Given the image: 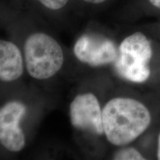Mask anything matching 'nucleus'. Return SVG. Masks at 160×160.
I'll use <instances>...</instances> for the list:
<instances>
[{"mask_svg":"<svg viewBox=\"0 0 160 160\" xmlns=\"http://www.w3.org/2000/svg\"><path fill=\"white\" fill-rule=\"evenodd\" d=\"M151 119L147 106L133 98H113L102 109L104 133L116 146L127 145L137 139L148 129Z\"/></svg>","mask_w":160,"mask_h":160,"instance_id":"obj_1","label":"nucleus"},{"mask_svg":"<svg viewBox=\"0 0 160 160\" xmlns=\"http://www.w3.org/2000/svg\"><path fill=\"white\" fill-rule=\"evenodd\" d=\"M150 38L142 31L125 37L118 48L114 65L117 73L133 83H144L151 75L153 47Z\"/></svg>","mask_w":160,"mask_h":160,"instance_id":"obj_2","label":"nucleus"},{"mask_svg":"<svg viewBox=\"0 0 160 160\" xmlns=\"http://www.w3.org/2000/svg\"><path fill=\"white\" fill-rule=\"evenodd\" d=\"M24 54L27 71L36 79H50L64 63L61 46L55 39L42 32L32 33L26 39Z\"/></svg>","mask_w":160,"mask_h":160,"instance_id":"obj_3","label":"nucleus"},{"mask_svg":"<svg viewBox=\"0 0 160 160\" xmlns=\"http://www.w3.org/2000/svg\"><path fill=\"white\" fill-rule=\"evenodd\" d=\"M73 53L82 62L99 67L114 63L118 49L109 38L99 34H85L76 42Z\"/></svg>","mask_w":160,"mask_h":160,"instance_id":"obj_4","label":"nucleus"},{"mask_svg":"<svg viewBox=\"0 0 160 160\" xmlns=\"http://www.w3.org/2000/svg\"><path fill=\"white\" fill-rule=\"evenodd\" d=\"M70 119L76 129L88 131L92 134L104 133L102 109L97 97L91 93L79 94L70 105Z\"/></svg>","mask_w":160,"mask_h":160,"instance_id":"obj_5","label":"nucleus"},{"mask_svg":"<svg viewBox=\"0 0 160 160\" xmlns=\"http://www.w3.org/2000/svg\"><path fill=\"white\" fill-rule=\"evenodd\" d=\"M27 112L25 104L11 101L0 108V143L8 151H21L25 146V137L20 126Z\"/></svg>","mask_w":160,"mask_h":160,"instance_id":"obj_6","label":"nucleus"},{"mask_svg":"<svg viewBox=\"0 0 160 160\" xmlns=\"http://www.w3.org/2000/svg\"><path fill=\"white\" fill-rule=\"evenodd\" d=\"M24 71L23 58L17 45L0 40V80L13 82L19 79Z\"/></svg>","mask_w":160,"mask_h":160,"instance_id":"obj_7","label":"nucleus"},{"mask_svg":"<svg viewBox=\"0 0 160 160\" xmlns=\"http://www.w3.org/2000/svg\"><path fill=\"white\" fill-rule=\"evenodd\" d=\"M113 159L117 160H143L146 159L144 156L134 148H123L116 152Z\"/></svg>","mask_w":160,"mask_h":160,"instance_id":"obj_8","label":"nucleus"},{"mask_svg":"<svg viewBox=\"0 0 160 160\" xmlns=\"http://www.w3.org/2000/svg\"><path fill=\"white\" fill-rule=\"evenodd\" d=\"M138 10L146 14H160V0H137Z\"/></svg>","mask_w":160,"mask_h":160,"instance_id":"obj_9","label":"nucleus"},{"mask_svg":"<svg viewBox=\"0 0 160 160\" xmlns=\"http://www.w3.org/2000/svg\"><path fill=\"white\" fill-rule=\"evenodd\" d=\"M45 8L53 11H57L67 5L68 0H38Z\"/></svg>","mask_w":160,"mask_h":160,"instance_id":"obj_10","label":"nucleus"},{"mask_svg":"<svg viewBox=\"0 0 160 160\" xmlns=\"http://www.w3.org/2000/svg\"><path fill=\"white\" fill-rule=\"evenodd\" d=\"M81 1L84 2L92 4V5H102L107 2H108L109 0H81Z\"/></svg>","mask_w":160,"mask_h":160,"instance_id":"obj_11","label":"nucleus"},{"mask_svg":"<svg viewBox=\"0 0 160 160\" xmlns=\"http://www.w3.org/2000/svg\"><path fill=\"white\" fill-rule=\"evenodd\" d=\"M157 159L160 160V133L159 134V137H158V140H157Z\"/></svg>","mask_w":160,"mask_h":160,"instance_id":"obj_12","label":"nucleus"},{"mask_svg":"<svg viewBox=\"0 0 160 160\" xmlns=\"http://www.w3.org/2000/svg\"><path fill=\"white\" fill-rule=\"evenodd\" d=\"M158 28H160V25H159V27H158Z\"/></svg>","mask_w":160,"mask_h":160,"instance_id":"obj_13","label":"nucleus"}]
</instances>
